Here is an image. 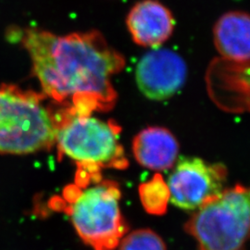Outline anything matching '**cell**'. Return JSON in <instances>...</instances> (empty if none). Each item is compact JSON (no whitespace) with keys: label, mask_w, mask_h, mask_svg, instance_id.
Masks as SVG:
<instances>
[{"label":"cell","mask_w":250,"mask_h":250,"mask_svg":"<svg viewBox=\"0 0 250 250\" xmlns=\"http://www.w3.org/2000/svg\"><path fill=\"white\" fill-rule=\"evenodd\" d=\"M22 45L45 96L79 114L108 110L115 105L111 78L124 70L125 58L99 31L57 36L29 29Z\"/></svg>","instance_id":"cell-1"},{"label":"cell","mask_w":250,"mask_h":250,"mask_svg":"<svg viewBox=\"0 0 250 250\" xmlns=\"http://www.w3.org/2000/svg\"><path fill=\"white\" fill-rule=\"evenodd\" d=\"M121 190L115 182L95 181L93 186H69L53 208L64 209L83 243L93 250H115L128 226L121 211Z\"/></svg>","instance_id":"cell-2"},{"label":"cell","mask_w":250,"mask_h":250,"mask_svg":"<svg viewBox=\"0 0 250 250\" xmlns=\"http://www.w3.org/2000/svg\"><path fill=\"white\" fill-rule=\"evenodd\" d=\"M53 119L60 156L65 155L76 161L78 170L99 174L104 168L125 170L128 167L119 139L121 128L113 122H104L67 108Z\"/></svg>","instance_id":"cell-3"},{"label":"cell","mask_w":250,"mask_h":250,"mask_svg":"<svg viewBox=\"0 0 250 250\" xmlns=\"http://www.w3.org/2000/svg\"><path fill=\"white\" fill-rule=\"evenodd\" d=\"M56 143L53 115L43 96L0 83V153L30 154Z\"/></svg>","instance_id":"cell-4"},{"label":"cell","mask_w":250,"mask_h":250,"mask_svg":"<svg viewBox=\"0 0 250 250\" xmlns=\"http://www.w3.org/2000/svg\"><path fill=\"white\" fill-rule=\"evenodd\" d=\"M250 224V190L237 185L197 209L185 230L198 250H245Z\"/></svg>","instance_id":"cell-5"},{"label":"cell","mask_w":250,"mask_h":250,"mask_svg":"<svg viewBox=\"0 0 250 250\" xmlns=\"http://www.w3.org/2000/svg\"><path fill=\"white\" fill-rule=\"evenodd\" d=\"M227 169L196 157H181L167 181L170 202L187 211H196L224 190Z\"/></svg>","instance_id":"cell-6"},{"label":"cell","mask_w":250,"mask_h":250,"mask_svg":"<svg viewBox=\"0 0 250 250\" xmlns=\"http://www.w3.org/2000/svg\"><path fill=\"white\" fill-rule=\"evenodd\" d=\"M188 67L184 59L167 48H155L137 64L135 79L147 99L165 100L174 96L186 83Z\"/></svg>","instance_id":"cell-7"},{"label":"cell","mask_w":250,"mask_h":250,"mask_svg":"<svg viewBox=\"0 0 250 250\" xmlns=\"http://www.w3.org/2000/svg\"><path fill=\"white\" fill-rule=\"evenodd\" d=\"M174 25L171 11L158 0L137 2L126 18V26L134 43L153 49L170 39Z\"/></svg>","instance_id":"cell-8"},{"label":"cell","mask_w":250,"mask_h":250,"mask_svg":"<svg viewBox=\"0 0 250 250\" xmlns=\"http://www.w3.org/2000/svg\"><path fill=\"white\" fill-rule=\"evenodd\" d=\"M133 153L136 161L146 169L168 170L177 160L178 141L166 128L148 127L134 137Z\"/></svg>","instance_id":"cell-9"},{"label":"cell","mask_w":250,"mask_h":250,"mask_svg":"<svg viewBox=\"0 0 250 250\" xmlns=\"http://www.w3.org/2000/svg\"><path fill=\"white\" fill-rule=\"evenodd\" d=\"M250 16L241 10L226 12L216 21L213 42L224 58L237 62H250Z\"/></svg>","instance_id":"cell-10"},{"label":"cell","mask_w":250,"mask_h":250,"mask_svg":"<svg viewBox=\"0 0 250 250\" xmlns=\"http://www.w3.org/2000/svg\"><path fill=\"white\" fill-rule=\"evenodd\" d=\"M161 175L157 174L147 184L140 188V197L145 208L153 214L165 212L170 195L167 185L162 181Z\"/></svg>","instance_id":"cell-11"},{"label":"cell","mask_w":250,"mask_h":250,"mask_svg":"<svg viewBox=\"0 0 250 250\" xmlns=\"http://www.w3.org/2000/svg\"><path fill=\"white\" fill-rule=\"evenodd\" d=\"M118 250H167L163 239L150 229H139L125 234Z\"/></svg>","instance_id":"cell-12"}]
</instances>
